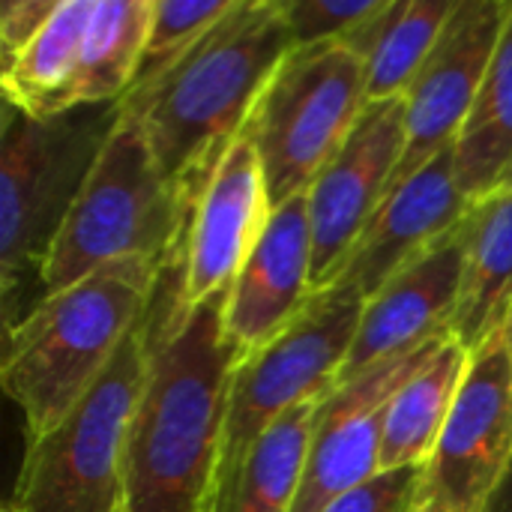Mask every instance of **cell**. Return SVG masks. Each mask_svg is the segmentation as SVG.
Returning <instances> with one entry per match:
<instances>
[{
    "instance_id": "obj_17",
    "label": "cell",
    "mask_w": 512,
    "mask_h": 512,
    "mask_svg": "<svg viewBox=\"0 0 512 512\" xmlns=\"http://www.w3.org/2000/svg\"><path fill=\"white\" fill-rule=\"evenodd\" d=\"M512 312V183L474 204L465 219V270L450 339L468 354L504 333Z\"/></svg>"
},
{
    "instance_id": "obj_27",
    "label": "cell",
    "mask_w": 512,
    "mask_h": 512,
    "mask_svg": "<svg viewBox=\"0 0 512 512\" xmlns=\"http://www.w3.org/2000/svg\"><path fill=\"white\" fill-rule=\"evenodd\" d=\"M54 6H57V0H12V3H6L3 12H0L3 57L24 48L42 30V24L51 18Z\"/></svg>"
},
{
    "instance_id": "obj_21",
    "label": "cell",
    "mask_w": 512,
    "mask_h": 512,
    "mask_svg": "<svg viewBox=\"0 0 512 512\" xmlns=\"http://www.w3.org/2000/svg\"><path fill=\"white\" fill-rule=\"evenodd\" d=\"M318 402L273 423L246 453L234 477L216 489L210 512H291L297 504Z\"/></svg>"
},
{
    "instance_id": "obj_3",
    "label": "cell",
    "mask_w": 512,
    "mask_h": 512,
    "mask_svg": "<svg viewBox=\"0 0 512 512\" xmlns=\"http://www.w3.org/2000/svg\"><path fill=\"white\" fill-rule=\"evenodd\" d=\"M165 264L150 258L108 264L48 294L3 336L0 381L24 417L27 444L48 435L108 372L144 321Z\"/></svg>"
},
{
    "instance_id": "obj_5",
    "label": "cell",
    "mask_w": 512,
    "mask_h": 512,
    "mask_svg": "<svg viewBox=\"0 0 512 512\" xmlns=\"http://www.w3.org/2000/svg\"><path fill=\"white\" fill-rule=\"evenodd\" d=\"M189 219L192 210L159 168L147 135L123 111L60 228L42 273V294L66 291L126 258L171 261L183 249Z\"/></svg>"
},
{
    "instance_id": "obj_26",
    "label": "cell",
    "mask_w": 512,
    "mask_h": 512,
    "mask_svg": "<svg viewBox=\"0 0 512 512\" xmlns=\"http://www.w3.org/2000/svg\"><path fill=\"white\" fill-rule=\"evenodd\" d=\"M426 465L390 468L351 489L324 512H420Z\"/></svg>"
},
{
    "instance_id": "obj_20",
    "label": "cell",
    "mask_w": 512,
    "mask_h": 512,
    "mask_svg": "<svg viewBox=\"0 0 512 512\" xmlns=\"http://www.w3.org/2000/svg\"><path fill=\"white\" fill-rule=\"evenodd\" d=\"M468 366L471 354L456 339H447L396 390L384 426L381 471L426 465L432 459L462 390V381L468 375Z\"/></svg>"
},
{
    "instance_id": "obj_31",
    "label": "cell",
    "mask_w": 512,
    "mask_h": 512,
    "mask_svg": "<svg viewBox=\"0 0 512 512\" xmlns=\"http://www.w3.org/2000/svg\"><path fill=\"white\" fill-rule=\"evenodd\" d=\"M120 512H126V510H120Z\"/></svg>"
},
{
    "instance_id": "obj_13",
    "label": "cell",
    "mask_w": 512,
    "mask_h": 512,
    "mask_svg": "<svg viewBox=\"0 0 512 512\" xmlns=\"http://www.w3.org/2000/svg\"><path fill=\"white\" fill-rule=\"evenodd\" d=\"M270 216L273 201L264 168L243 135L216 168L189 219L183 240V300L189 306L231 291Z\"/></svg>"
},
{
    "instance_id": "obj_1",
    "label": "cell",
    "mask_w": 512,
    "mask_h": 512,
    "mask_svg": "<svg viewBox=\"0 0 512 512\" xmlns=\"http://www.w3.org/2000/svg\"><path fill=\"white\" fill-rule=\"evenodd\" d=\"M225 300H183V249L162 267L147 321V375L129 429L126 512H210L240 363Z\"/></svg>"
},
{
    "instance_id": "obj_22",
    "label": "cell",
    "mask_w": 512,
    "mask_h": 512,
    "mask_svg": "<svg viewBox=\"0 0 512 512\" xmlns=\"http://www.w3.org/2000/svg\"><path fill=\"white\" fill-rule=\"evenodd\" d=\"M456 180L477 204L512 183V0L474 111L453 147Z\"/></svg>"
},
{
    "instance_id": "obj_11",
    "label": "cell",
    "mask_w": 512,
    "mask_h": 512,
    "mask_svg": "<svg viewBox=\"0 0 512 512\" xmlns=\"http://www.w3.org/2000/svg\"><path fill=\"white\" fill-rule=\"evenodd\" d=\"M507 12L510 0L456 3L438 45L405 93L408 144L390 192L456 147L495 57Z\"/></svg>"
},
{
    "instance_id": "obj_16",
    "label": "cell",
    "mask_w": 512,
    "mask_h": 512,
    "mask_svg": "<svg viewBox=\"0 0 512 512\" xmlns=\"http://www.w3.org/2000/svg\"><path fill=\"white\" fill-rule=\"evenodd\" d=\"M471 210L474 201L462 192L447 150L384 198L336 282L354 285L366 300L375 297L396 273L459 231Z\"/></svg>"
},
{
    "instance_id": "obj_7",
    "label": "cell",
    "mask_w": 512,
    "mask_h": 512,
    "mask_svg": "<svg viewBox=\"0 0 512 512\" xmlns=\"http://www.w3.org/2000/svg\"><path fill=\"white\" fill-rule=\"evenodd\" d=\"M366 72L345 42L294 48L267 84L249 126L273 210L306 195L366 111Z\"/></svg>"
},
{
    "instance_id": "obj_30",
    "label": "cell",
    "mask_w": 512,
    "mask_h": 512,
    "mask_svg": "<svg viewBox=\"0 0 512 512\" xmlns=\"http://www.w3.org/2000/svg\"><path fill=\"white\" fill-rule=\"evenodd\" d=\"M3 512H21V510H18V507H15V504H12V501H9V504H6V507H3Z\"/></svg>"
},
{
    "instance_id": "obj_29",
    "label": "cell",
    "mask_w": 512,
    "mask_h": 512,
    "mask_svg": "<svg viewBox=\"0 0 512 512\" xmlns=\"http://www.w3.org/2000/svg\"><path fill=\"white\" fill-rule=\"evenodd\" d=\"M504 339H507V345H510L512 351V312L510 318H507V324H504Z\"/></svg>"
},
{
    "instance_id": "obj_12",
    "label": "cell",
    "mask_w": 512,
    "mask_h": 512,
    "mask_svg": "<svg viewBox=\"0 0 512 512\" xmlns=\"http://www.w3.org/2000/svg\"><path fill=\"white\" fill-rule=\"evenodd\" d=\"M447 339H435L411 354L381 363L378 369L339 384L324 402H318L306 474L291 512H324L333 501L381 474L390 402Z\"/></svg>"
},
{
    "instance_id": "obj_23",
    "label": "cell",
    "mask_w": 512,
    "mask_h": 512,
    "mask_svg": "<svg viewBox=\"0 0 512 512\" xmlns=\"http://www.w3.org/2000/svg\"><path fill=\"white\" fill-rule=\"evenodd\" d=\"M150 21L153 0H93L81 57L78 108L126 99L141 66Z\"/></svg>"
},
{
    "instance_id": "obj_24",
    "label": "cell",
    "mask_w": 512,
    "mask_h": 512,
    "mask_svg": "<svg viewBox=\"0 0 512 512\" xmlns=\"http://www.w3.org/2000/svg\"><path fill=\"white\" fill-rule=\"evenodd\" d=\"M234 3L237 0H210V3L153 0V21H150L147 45H144L132 90L144 87L147 81L162 75L171 63H177L213 24H219L234 9Z\"/></svg>"
},
{
    "instance_id": "obj_28",
    "label": "cell",
    "mask_w": 512,
    "mask_h": 512,
    "mask_svg": "<svg viewBox=\"0 0 512 512\" xmlns=\"http://www.w3.org/2000/svg\"><path fill=\"white\" fill-rule=\"evenodd\" d=\"M486 512H512V459L510 465H507V471H504V477H501V483H498V489H495V495H492V501H489V507Z\"/></svg>"
},
{
    "instance_id": "obj_15",
    "label": "cell",
    "mask_w": 512,
    "mask_h": 512,
    "mask_svg": "<svg viewBox=\"0 0 512 512\" xmlns=\"http://www.w3.org/2000/svg\"><path fill=\"white\" fill-rule=\"evenodd\" d=\"M309 201L279 204L225 300V333L240 360L291 330L315 297Z\"/></svg>"
},
{
    "instance_id": "obj_25",
    "label": "cell",
    "mask_w": 512,
    "mask_h": 512,
    "mask_svg": "<svg viewBox=\"0 0 512 512\" xmlns=\"http://www.w3.org/2000/svg\"><path fill=\"white\" fill-rule=\"evenodd\" d=\"M384 0H279L294 48L342 42L354 27L369 21Z\"/></svg>"
},
{
    "instance_id": "obj_2",
    "label": "cell",
    "mask_w": 512,
    "mask_h": 512,
    "mask_svg": "<svg viewBox=\"0 0 512 512\" xmlns=\"http://www.w3.org/2000/svg\"><path fill=\"white\" fill-rule=\"evenodd\" d=\"M291 51L279 0H237L177 63L120 102L189 210L243 138Z\"/></svg>"
},
{
    "instance_id": "obj_6",
    "label": "cell",
    "mask_w": 512,
    "mask_h": 512,
    "mask_svg": "<svg viewBox=\"0 0 512 512\" xmlns=\"http://www.w3.org/2000/svg\"><path fill=\"white\" fill-rule=\"evenodd\" d=\"M147 360V321H141L93 390L48 435L27 444L12 492L18 510L120 512L126 507V450Z\"/></svg>"
},
{
    "instance_id": "obj_10",
    "label": "cell",
    "mask_w": 512,
    "mask_h": 512,
    "mask_svg": "<svg viewBox=\"0 0 512 512\" xmlns=\"http://www.w3.org/2000/svg\"><path fill=\"white\" fill-rule=\"evenodd\" d=\"M405 144V96L369 102L348 141L306 192L315 291L330 288L345 270L357 240L390 195Z\"/></svg>"
},
{
    "instance_id": "obj_18",
    "label": "cell",
    "mask_w": 512,
    "mask_h": 512,
    "mask_svg": "<svg viewBox=\"0 0 512 512\" xmlns=\"http://www.w3.org/2000/svg\"><path fill=\"white\" fill-rule=\"evenodd\" d=\"M93 0H57L42 30L15 54L3 57V102L45 120L78 108L84 36Z\"/></svg>"
},
{
    "instance_id": "obj_14",
    "label": "cell",
    "mask_w": 512,
    "mask_h": 512,
    "mask_svg": "<svg viewBox=\"0 0 512 512\" xmlns=\"http://www.w3.org/2000/svg\"><path fill=\"white\" fill-rule=\"evenodd\" d=\"M462 270L465 222L366 300L339 384H348L435 339H447L459 303Z\"/></svg>"
},
{
    "instance_id": "obj_4",
    "label": "cell",
    "mask_w": 512,
    "mask_h": 512,
    "mask_svg": "<svg viewBox=\"0 0 512 512\" xmlns=\"http://www.w3.org/2000/svg\"><path fill=\"white\" fill-rule=\"evenodd\" d=\"M120 102L84 105L45 120L3 102L0 120V291L3 336L33 309L60 228L84 192L117 120ZM45 300V294H42Z\"/></svg>"
},
{
    "instance_id": "obj_19",
    "label": "cell",
    "mask_w": 512,
    "mask_h": 512,
    "mask_svg": "<svg viewBox=\"0 0 512 512\" xmlns=\"http://www.w3.org/2000/svg\"><path fill=\"white\" fill-rule=\"evenodd\" d=\"M459 0H384L342 42L360 57L369 102L405 96Z\"/></svg>"
},
{
    "instance_id": "obj_9",
    "label": "cell",
    "mask_w": 512,
    "mask_h": 512,
    "mask_svg": "<svg viewBox=\"0 0 512 512\" xmlns=\"http://www.w3.org/2000/svg\"><path fill=\"white\" fill-rule=\"evenodd\" d=\"M512 459V351L501 336L471 354L468 375L426 462L420 512H486Z\"/></svg>"
},
{
    "instance_id": "obj_8",
    "label": "cell",
    "mask_w": 512,
    "mask_h": 512,
    "mask_svg": "<svg viewBox=\"0 0 512 512\" xmlns=\"http://www.w3.org/2000/svg\"><path fill=\"white\" fill-rule=\"evenodd\" d=\"M363 309L366 297L354 285L336 282L312 297L291 330L237 363L216 489L234 477L273 423L300 405L324 402L336 390Z\"/></svg>"
}]
</instances>
